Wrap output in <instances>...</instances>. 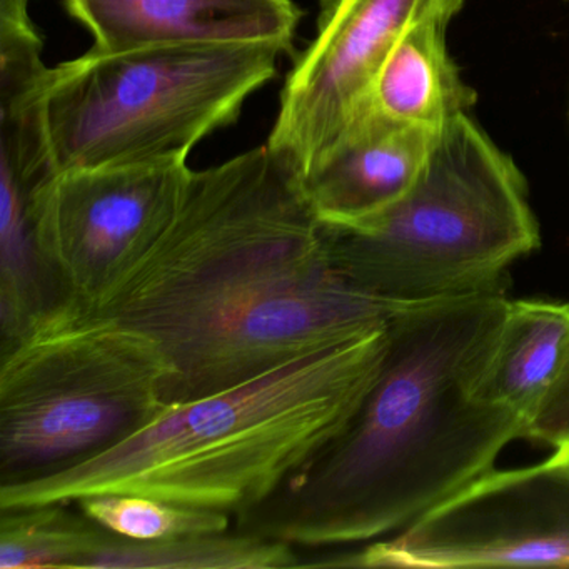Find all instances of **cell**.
Returning a JSON list of instances; mask_svg holds the SVG:
<instances>
[{
    "label": "cell",
    "mask_w": 569,
    "mask_h": 569,
    "mask_svg": "<svg viewBox=\"0 0 569 569\" xmlns=\"http://www.w3.org/2000/svg\"><path fill=\"white\" fill-rule=\"evenodd\" d=\"M92 51L166 46L269 44L292 54L302 11L295 0H64Z\"/></svg>",
    "instance_id": "cell-10"
},
{
    "label": "cell",
    "mask_w": 569,
    "mask_h": 569,
    "mask_svg": "<svg viewBox=\"0 0 569 569\" xmlns=\"http://www.w3.org/2000/svg\"><path fill=\"white\" fill-rule=\"evenodd\" d=\"M526 438L551 448L569 441V348L558 376L529 421Z\"/></svg>",
    "instance_id": "cell-18"
},
{
    "label": "cell",
    "mask_w": 569,
    "mask_h": 569,
    "mask_svg": "<svg viewBox=\"0 0 569 569\" xmlns=\"http://www.w3.org/2000/svg\"><path fill=\"white\" fill-rule=\"evenodd\" d=\"M568 348L569 302L509 301L482 392L491 401L521 412L529 425L558 376Z\"/></svg>",
    "instance_id": "cell-13"
},
{
    "label": "cell",
    "mask_w": 569,
    "mask_h": 569,
    "mask_svg": "<svg viewBox=\"0 0 569 569\" xmlns=\"http://www.w3.org/2000/svg\"><path fill=\"white\" fill-rule=\"evenodd\" d=\"M511 299L502 291L398 306L378 378L341 431L236 529L295 548L371 542L495 469L526 438L521 412L486 398Z\"/></svg>",
    "instance_id": "cell-2"
},
{
    "label": "cell",
    "mask_w": 569,
    "mask_h": 569,
    "mask_svg": "<svg viewBox=\"0 0 569 569\" xmlns=\"http://www.w3.org/2000/svg\"><path fill=\"white\" fill-rule=\"evenodd\" d=\"M439 131L362 112L305 176L325 224L365 221L405 198L418 181Z\"/></svg>",
    "instance_id": "cell-11"
},
{
    "label": "cell",
    "mask_w": 569,
    "mask_h": 569,
    "mask_svg": "<svg viewBox=\"0 0 569 569\" xmlns=\"http://www.w3.org/2000/svg\"><path fill=\"white\" fill-rule=\"evenodd\" d=\"M188 161L59 172L26 202L49 278L66 308L89 315L174 218Z\"/></svg>",
    "instance_id": "cell-8"
},
{
    "label": "cell",
    "mask_w": 569,
    "mask_h": 569,
    "mask_svg": "<svg viewBox=\"0 0 569 569\" xmlns=\"http://www.w3.org/2000/svg\"><path fill=\"white\" fill-rule=\"evenodd\" d=\"M551 458L569 471V441H566L565 445L555 448V452H552Z\"/></svg>",
    "instance_id": "cell-19"
},
{
    "label": "cell",
    "mask_w": 569,
    "mask_h": 569,
    "mask_svg": "<svg viewBox=\"0 0 569 569\" xmlns=\"http://www.w3.org/2000/svg\"><path fill=\"white\" fill-rule=\"evenodd\" d=\"M306 566L569 568V471L551 456L528 468L491 469L392 538Z\"/></svg>",
    "instance_id": "cell-7"
},
{
    "label": "cell",
    "mask_w": 569,
    "mask_h": 569,
    "mask_svg": "<svg viewBox=\"0 0 569 569\" xmlns=\"http://www.w3.org/2000/svg\"><path fill=\"white\" fill-rule=\"evenodd\" d=\"M568 121H569V108H568Z\"/></svg>",
    "instance_id": "cell-20"
},
{
    "label": "cell",
    "mask_w": 569,
    "mask_h": 569,
    "mask_svg": "<svg viewBox=\"0 0 569 569\" xmlns=\"http://www.w3.org/2000/svg\"><path fill=\"white\" fill-rule=\"evenodd\" d=\"M388 345L386 322L234 388L168 406L74 468L0 485V511L121 492L241 515L341 431L378 378Z\"/></svg>",
    "instance_id": "cell-3"
},
{
    "label": "cell",
    "mask_w": 569,
    "mask_h": 569,
    "mask_svg": "<svg viewBox=\"0 0 569 569\" xmlns=\"http://www.w3.org/2000/svg\"><path fill=\"white\" fill-rule=\"evenodd\" d=\"M566 2H569V0H566Z\"/></svg>",
    "instance_id": "cell-21"
},
{
    "label": "cell",
    "mask_w": 569,
    "mask_h": 569,
    "mask_svg": "<svg viewBox=\"0 0 569 569\" xmlns=\"http://www.w3.org/2000/svg\"><path fill=\"white\" fill-rule=\"evenodd\" d=\"M69 506L0 511V569H84L111 531Z\"/></svg>",
    "instance_id": "cell-16"
},
{
    "label": "cell",
    "mask_w": 569,
    "mask_h": 569,
    "mask_svg": "<svg viewBox=\"0 0 569 569\" xmlns=\"http://www.w3.org/2000/svg\"><path fill=\"white\" fill-rule=\"evenodd\" d=\"M322 232L346 281L392 308L502 291L509 268L541 246L525 174L469 114L439 131L405 198Z\"/></svg>",
    "instance_id": "cell-4"
},
{
    "label": "cell",
    "mask_w": 569,
    "mask_h": 569,
    "mask_svg": "<svg viewBox=\"0 0 569 569\" xmlns=\"http://www.w3.org/2000/svg\"><path fill=\"white\" fill-rule=\"evenodd\" d=\"M79 509L114 535L136 541H162L182 536L229 531L231 515L212 509L189 508L139 495L86 496Z\"/></svg>",
    "instance_id": "cell-17"
},
{
    "label": "cell",
    "mask_w": 569,
    "mask_h": 569,
    "mask_svg": "<svg viewBox=\"0 0 569 569\" xmlns=\"http://www.w3.org/2000/svg\"><path fill=\"white\" fill-rule=\"evenodd\" d=\"M295 546L234 532L136 541L111 532L84 569H281L302 568Z\"/></svg>",
    "instance_id": "cell-14"
},
{
    "label": "cell",
    "mask_w": 569,
    "mask_h": 569,
    "mask_svg": "<svg viewBox=\"0 0 569 569\" xmlns=\"http://www.w3.org/2000/svg\"><path fill=\"white\" fill-rule=\"evenodd\" d=\"M169 365L149 336L69 311L0 349V485L74 468L168 409Z\"/></svg>",
    "instance_id": "cell-6"
},
{
    "label": "cell",
    "mask_w": 569,
    "mask_h": 569,
    "mask_svg": "<svg viewBox=\"0 0 569 569\" xmlns=\"http://www.w3.org/2000/svg\"><path fill=\"white\" fill-rule=\"evenodd\" d=\"M269 44L166 46L86 52L49 69L46 111L59 171L188 161L234 124L278 74Z\"/></svg>",
    "instance_id": "cell-5"
},
{
    "label": "cell",
    "mask_w": 569,
    "mask_h": 569,
    "mask_svg": "<svg viewBox=\"0 0 569 569\" xmlns=\"http://www.w3.org/2000/svg\"><path fill=\"white\" fill-rule=\"evenodd\" d=\"M462 8L465 0H322L316 36L286 76L266 144L305 178L365 111L399 39L425 19L456 18Z\"/></svg>",
    "instance_id": "cell-9"
},
{
    "label": "cell",
    "mask_w": 569,
    "mask_h": 569,
    "mask_svg": "<svg viewBox=\"0 0 569 569\" xmlns=\"http://www.w3.org/2000/svg\"><path fill=\"white\" fill-rule=\"evenodd\" d=\"M396 308L336 269L302 172L266 144L192 171L168 228L89 316L159 346L171 406L359 338Z\"/></svg>",
    "instance_id": "cell-1"
},
{
    "label": "cell",
    "mask_w": 569,
    "mask_h": 569,
    "mask_svg": "<svg viewBox=\"0 0 569 569\" xmlns=\"http://www.w3.org/2000/svg\"><path fill=\"white\" fill-rule=\"evenodd\" d=\"M452 19H425L399 39L382 62L362 112L432 131L469 114L478 92L465 81L449 54L446 36Z\"/></svg>",
    "instance_id": "cell-12"
},
{
    "label": "cell",
    "mask_w": 569,
    "mask_h": 569,
    "mask_svg": "<svg viewBox=\"0 0 569 569\" xmlns=\"http://www.w3.org/2000/svg\"><path fill=\"white\" fill-rule=\"evenodd\" d=\"M68 311L42 261L24 199L0 189V349Z\"/></svg>",
    "instance_id": "cell-15"
}]
</instances>
